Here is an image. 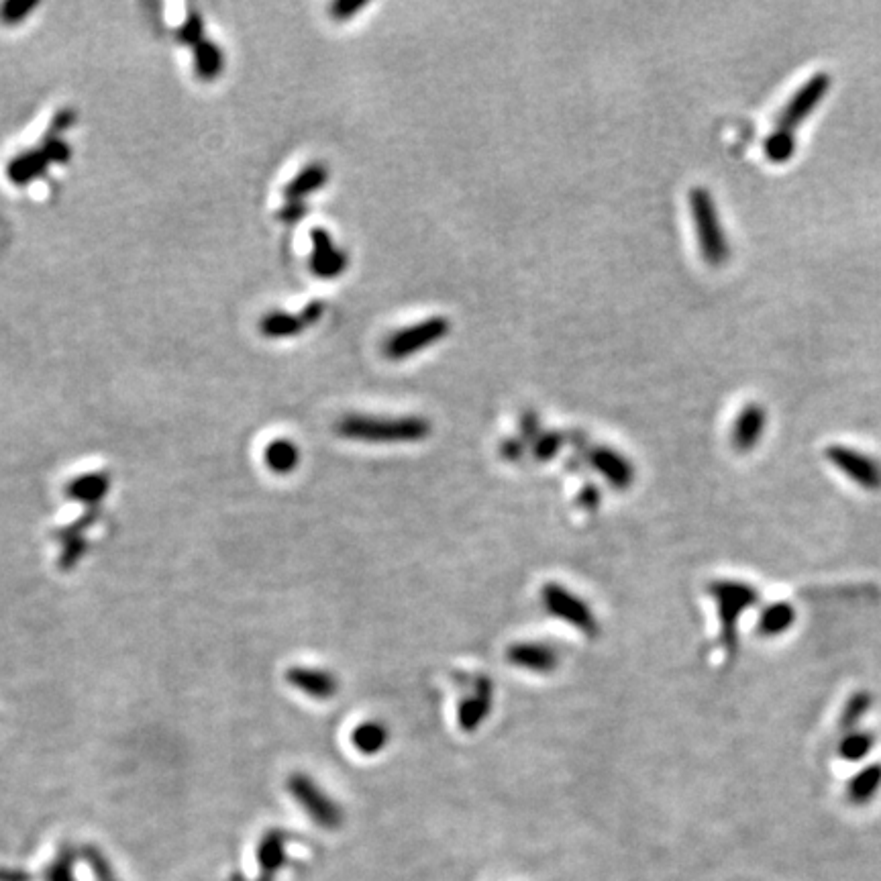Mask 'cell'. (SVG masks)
Segmentation results:
<instances>
[{
    "label": "cell",
    "mask_w": 881,
    "mask_h": 881,
    "mask_svg": "<svg viewBox=\"0 0 881 881\" xmlns=\"http://www.w3.org/2000/svg\"><path fill=\"white\" fill-rule=\"evenodd\" d=\"M706 592L714 604L718 618L716 645L727 663L739 655L743 618L761 604V592L755 584L739 578H716L706 584Z\"/></svg>",
    "instance_id": "1"
},
{
    "label": "cell",
    "mask_w": 881,
    "mask_h": 881,
    "mask_svg": "<svg viewBox=\"0 0 881 881\" xmlns=\"http://www.w3.org/2000/svg\"><path fill=\"white\" fill-rule=\"evenodd\" d=\"M335 431L351 441L364 443H419L431 435V421L423 417H368L347 414Z\"/></svg>",
    "instance_id": "2"
},
{
    "label": "cell",
    "mask_w": 881,
    "mask_h": 881,
    "mask_svg": "<svg viewBox=\"0 0 881 881\" xmlns=\"http://www.w3.org/2000/svg\"><path fill=\"white\" fill-rule=\"evenodd\" d=\"M688 204L698 251L704 264L714 270L727 266L731 259V243L727 231H724L712 192L704 186H694L688 194Z\"/></svg>",
    "instance_id": "3"
},
{
    "label": "cell",
    "mask_w": 881,
    "mask_h": 881,
    "mask_svg": "<svg viewBox=\"0 0 881 881\" xmlns=\"http://www.w3.org/2000/svg\"><path fill=\"white\" fill-rule=\"evenodd\" d=\"M824 459L863 492H881V461L867 451L851 445L833 443L824 449Z\"/></svg>",
    "instance_id": "4"
},
{
    "label": "cell",
    "mask_w": 881,
    "mask_h": 881,
    "mask_svg": "<svg viewBox=\"0 0 881 881\" xmlns=\"http://www.w3.org/2000/svg\"><path fill=\"white\" fill-rule=\"evenodd\" d=\"M543 606L547 608V612L563 623H567L569 627L578 629L580 633L588 635V637H596L600 633V625L598 618L594 614V610L590 608V604L586 600H582L578 594L569 592L565 586L561 584H545L543 592Z\"/></svg>",
    "instance_id": "5"
},
{
    "label": "cell",
    "mask_w": 881,
    "mask_h": 881,
    "mask_svg": "<svg viewBox=\"0 0 881 881\" xmlns=\"http://www.w3.org/2000/svg\"><path fill=\"white\" fill-rule=\"evenodd\" d=\"M286 788L294 802L306 812V816L321 828H337L343 822V812L339 804L321 790L313 777L294 773L288 777Z\"/></svg>",
    "instance_id": "6"
},
{
    "label": "cell",
    "mask_w": 881,
    "mask_h": 881,
    "mask_svg": "<svg viewBox=\"0 0 881 881\" xmlns=\"http://www.w3.org/2000/svg\"><path fill=\"white\" fill-rule=\"evenodd\" d=\"M833 80L826 72H816L812 74L786 102V107L782 109L780 117L775 121V129L784 131V133H792L802 127L810 115L822 105L824 96L831 90Z\"/></svg>",
    "instance_id": "7"
},
{
    "label": "cell",
    "mask_w": 881,
    "mask_h": 881,
    "mask_svg": "<svg viewBox=\"0 0 881 881\" xmlns=\"http://www.w3.org/2000/svg\"><path fill=\"white\" fill-rule=\"evenodd\" d=\"M451 331V323L445 317H431L427 321H421L412 327L400 329L398 333H394L392 337H388L386 345H384V353L388 359L400 361L404 357H410L414 353H419L427 347H431L433 343L445 339Z\"/></svg>",
    "instance_id": "8"
},
{
    "label": "cell",
    "mask_w": 881,
    "mask_h": 881,
    "mask_svg": "<svg viewBox=\"0 0 881 881\" xmlns=\"http://www.w3.org/2000/svg\"><path fill=\"white\" fill-rule=\"evenodd\" d=\"M586 461L616 490H629L635 484L633 461L612 447H586Z\"/></svg>",
    "instance_id": "9"
},
{
    "label": "cell",
    "mask_w": 881,
    "mask_h": 881,
    "mask_svg": "<svg viewBox=\"0 0 881 881\" xmlns=\"http://www.w3.org/2000/svg\"><path fill=\"white\" fill-rule=\"evenodd\" d=\"M767 410L759 402L745 404L735 417L729 433L731 447L737 453H751L761 443L767 431Z\"/></svg>",
    "instance_id": "10"
},
{
    "label": "cell",
    "mask_w": 881,
    "mask_h": 881,
    "mask_svg": "<svg viewBox=\"0 0 881 881\" xmlns=\"http://www.w3.org/2000/svg\"><path fill=\"white\" fill-rule=\"evenodd\" d=\"M310 241H313L310 270H313L319 278L333 280L347 270V253L335 245L327 229L315 227L310 231Z\"/></svg>",
    "instance_id": "11"
},
{
    "label": "cell",
    "mask_w": 881,
    "mask_h": 881,
    "mask_svg": "<svg viewBox=\"0 0 881 881\" xmlns=\"http://www.w3.org/2000/svg\"><path fill=\"white\" fill-rule=\"evenodd\" d=\"M798 623V608L790 600H773L759 608L755 633L763 641H773L788 635Z\"/></svg>",
    "instance_id": "12"
},
{
    "label": "cell",
    "mask_w": 881,
    "mask_h": 881,
    "mask_svg": "<svg viewBox=\"0 0 881 881\" xmlns=\"http://www.w3.org/2000/svg\"><path fill=\"white\" fill-rule=\"evenodd\" d=\"M100 516V508H86V512L78 518V521L70 527H64L62 531H58V543L62 547L60 551V567L62 569H72L86 553V531L98 521Z\"/></svg>",
    "instance_id": "13"
},
{
    "label": "cell",
    "mask_w": 881,
    "mask_h": 881,
    "mask_svg": "<svg viewBox=\"0 0 881 881\" xmlns=\"http://www.w3.org/2000/svg\"><path fill=\"white\" fill-rule=\"evenodd\" d=\"M286 680L298 692L317 700H329L339 692V680L335 673L319 667H290Z\"/></svg>",
    "instance_id": "14"
},
{
    "label": "cell",
    "mask_w": 881,
    "mask_h": 881,
    "mask_svg": "<svg viewBox=\"0 0 881 881\" xmlns=\"http://www.w3.org/2000/svg\"><path fill=\"white\" fill-rule=\"evenodd\" d=\"M508 661L531 673H551L559 665V655L545 643H516L506 653Z\"/></svg>",
    "instance_id": "15"
},
{
    "label": "cell",
    "mask_w": 881,
    "mask_h": 881,
    "mask_svg": "<svg viewBox=\"0 0 881 881\" xmlns=\"http://www.w3.org/2000/svg\"><path fill=\"white\" fill-rule=\"evenodd\" d=\"M49 166L51 164L47 162V158L39 147H29L9 160L7 178L15 186L23 188V186H29V184L37 182L39 178H43L47 174Z\"/></svg>",
    "instance_id": "16"
},
{
    "label": "cell",
    "mask_w": 881,
    "mask_h": 881,
    "mask_svg": "<svg viewBox=\"0 0 881 881\" xmlns=\"http://www.w3.org/2000/svg\"><path fill=\"white\" fill-rule=\"evenodd\" d=\"M109 488H111L109 472H92V474L74 478L66 486L64 492L70 500H76V502L84 504L86 508H96L109 494Z\"/></svg>",
    "instance_id": "17"
},
{
    "label": "cell",
    "mask_w": 881,
    "mask_h": 881,
    "mask_svg": "<svg viewBox=\"0 0 881 881\" xmlns=\"http://www.w3.org/2000/svg\"><path fill=\"white\" fill-rule=\"evenodd\" d=\"M881 790V761L861 767L845 784V798L851 806H867Z\"/></svg>",
    "instance_id": "18"
},
{
    "label": "cell",
    "mask_w": 881,
    "mask_h": 881,
    "mask_svg": "<svg viewBox=\"0 0 881 881\" xmlns=\"http://www.w3.org/2000/svg\"><path fill=\"white\" fill-rule=\"evenodd\" d=\"M192 56H194V72L200 80L211 82L223 74L225 51L217 41L204 37L198 45L192 47Z\"/></svg>",
    "instance_id": "19"
},
{
    "label": "cell",
    "mask_w": 881,
    "mask_h": 881,
    "mask_svg": "<svg viewBox=\"0 0 881 881\" xmlns=\"http://www.w3.org/2000/svg\"><path fill=\"white\" fill-rule=\"evenodd\" d=\"M492 710V682L482 680L478 686V692L459 708V724L463 731H476L480 724L486 720L488 712Z\"/></svg>",
    "instance_id": "20"
},
{
    "label": "cell",
    "mask_w": 881,
    "mask_h": 881,
    "mask_svg": "<svg viewBox=\"0 0 881 881\" xmlns=\"http://www.w3.org/2000/svg\"><path fill=\"white\" fill-rule=\"evenodd\" d=\"M329 182V168L323 162H313L302 168L284 188L286 200H302L304 196L321 190Z\"/></svg>",
    "instance_id": "21"
},
{
    "label": "cell",
    "mask_w": 881,
    "mask_h": 881,
    "mask_svg": "<svg viewBox=\"0 0 881 881\" xmlns=\"http://www.w3.org/2000/svg\"><path fill=\"white\" fill-rule=\"evenodd\" d=\"M284 843H286V837L282 831H270L262 839V843H259L257 859H259V869H262V877H259V881H272L274 873L286 861Z\"/></svg>",
    "instance_id": "22"
},
{
    "label": "cell",
    "mask_w": 881,
    "mask_h": 881,
    "mask_svg": "<svg viewBox=\"0 0 881 881\" xmlns=\"http://www.w3.org/2000/svg\"><path fill=\"white\" fill-rule=\"evenodd\" d=\"M264 457H266V465L274 474L286 476L298 468L300 449L290 439H276L266 447Z\"/></svg>",
    "instance_id": "23"
},
{
    "label": "cell",
    "mask_w": 881,
    "mask_h": 881,
    "mask_svg": "<svg viewBox=\"0 0 881 881\" xmlns=\"http://www.w3.org/2000/svg\"><path fill=\"white\" fill-rule=\"evenodd\" d=\"M875 743H877V739L871 731L853 729L841 737V741L837 745V755L847 763H861L863 759H867L871 755V751L875 749Z\"/></svg>",
    "instance_id": "24"
},
{
    "label": "cell",
    "mask_w": 881,
    "mask_h": 881,
    "mask_svg": "<svg viewBox=\"0 0 881 881\" xmlns=\"http://www.w3.org/2000/svg\"><path fill=\"white\" fill-rule=\"evenodd\" d=\"M388 741H390V735L382 722L359 724V727L353 729V735H351L353 747L364 755L380 753L388 745Z\"/></svg>",
    "instance_id": "25"
},
{
    "label": "cell",
    "mask_w": 881,
    "mask_h": 881,
    "mask_svg": "<svg viewBox=\"0 0 881 881\" xmlns=\"http://www.w3.org/2000/svg\"><path fill=\"white\" fill-rule=\"evenodd\" d=\"M306 329L300 315L282 313V310H274L268 313L262 321H259V331L270 339H282V337H294L300 335Z\"/></svg>",
    "instance_id": "26"
},
{
    "label": "cell",
    "mask_w": 881,
    "mask_h": 881,
    "mask_svg": "<svg viewBox=\"0 0 881 881\" xmlns=\"http://www.w3.org/2000/svg\"><path fill=\"white\" fill-rule=\"evenodd\" d=\"M763 151H765V158L771 164H777V166L786 164L794 158V153H796V135L773 129V133L763 143Z\"/></svg>",
    "instance_id": "27"
},
{
    "label": "cell",
    "mask_w": 881,
    "mask_h": 881,
    "mask_svg": "<svg viewBox=\"0 0 881 881\" xmlns=\"http://www.w3.org/2000/svg\"><path fill=\"white\" fill-rule=\"evenodd\" d=\"M871 704H873V700H871V696H869L867 692H857V694H853V696L847 700V704H845V708H843V712H841V729H843L845 733L857 729V727H859V720L869 712Z\"/></svg>",
    "instance_id": "28"
},
{
    "label": "cell",
    "mask_w": 881,
    "mask_h": 881,
    "mask_svg": "<svg viewBox=\"0 0 881 881\" xmlns=\"http://www.w3.org/2000/svg\"><path fill=\"white\" fill-rule=\"evenodd\" d=\"M37 147L43 151V155H45L49 164H68L70 158H72L70 143L62 135H58V133L47 131Z\"/></svg>",
    "instance_id": "29"
},
{
    "label": "cell",
    "mask_w": 881,
    "mask_h": 881,
    "mask_svg": "<svg viewBox=\"0 0 881 881\" xmlns=\"http://www.w3.org/2000/svg\"><path fill=\"white\" fill-rule=\"evenodd\" d=\"M37 7L39 3H35V0H7V3L0 5V23L9 27L21 25L31 13L37 11Z\"/></svg>",
    "instance_id": "30"
},
{
    "label": "cell",
    "mask_w": 881,
    "mask_h": 881,
    "mask_svg": "<svg viewBox=\"0 0 881 881\" xmlns=\"http://www.w3.org/2000/svg\"><path fill=\"white\" fill-rule=\"evenodd\" d=\"M563 443H565V435L563 433H559V431H545V433H541L531 443V449H533L535 459L549 461V459H553L561 451Z\"/></svg>",
    "instance_id": "31"
},
{
    "label": "cell",
    "mask_w": 881,
    "mask_h": 881,
    "mask_svg": "<svg viewBox=\"0 0 881 881\" xmlns=\"http://www.w3.org/2000/svg\"><path fill=\"white\" fill-rule=\"evenodd\" d=\"M176 37H178L180 43H184L188 47H194V45H198L204 39V19H202L200 11L192 9L188 13L184 23L178 27Z\"/></svg>",
    "instance_id": "32"
},
{
    "label": "cell",
    "mask_w": 881,
    "mask_h": 881,
    "mask_svg": "<svg viewBox=\"0 0 881 881\" xmlns=\"http://www.w3.org/2000/svg\"><path fill=\"white\" fill-rule=\"evenodd\" d=\"M368 7V0H337L331 5L329 13L335 21H351L357 13Z\"/></svg>",
    "instance_id": "33"
},
{
    "label": "cell",
    "mask_w": 881,
    "mask_h": 881,
    "mask_svg": "<svg viewBox=\"0 0 881 881\" xmlns=\"http://www.w3.org/2000/svg\"><path fill=\"white\" fill-rule=\"evenodd\" d=\"M306 213H308V206L304 204V200H286V204L276 213V217L286 225H294L300 219H304Z\"/></svg>",
    "instance_id": "34"
},
{
    "label": "cell",
    "mask_w": 881,
    "mask_h": 881,
    "mask_svg": "<svg viewBox=\"0 0 881 881\" xmlns=\"http://www.w3.org/2000/svg\"><path fill=\"white\" fill-rule=\"evenodd\" d=\"M541 433H543V431H541V421H539V417H537V412H533V410H525V412L521 414V439H523L525 443L531 445Z\"/></svg>",
    "instance_id": "35"
},
{
    "label": "cell",
    "mask_w": 881,
    "mask_h": 881,
    "mask_svg": "<svg viewBox=\"0 0 881 881\" xmlns=\"http://www.w3.org/2000/svg\"><path fill=\"white\" fill-rule=\"evenodd\" d=\"M76 119H78V115H76L74 109H60V111L54 115V119H51L49 131H51V133H58V135H64V133L76 123Z\"/></svg>",
    "instance_id": "36"
},
{
    "label": "cell",
    "mask_w": 881,
    "mask_h": 881,
    "mask_svg": "<svg viewBox=\"0 0 881 881\" xmlns=\"http://www.w3.org/2000/svg\"><path fill=\"white\" fill-rule=\"evenodd\" d=\"M323 313H325V304L319 302V300H313V302H308V304L302 308L300 319L304 321L306 327H313L315 323L321 321Z\"/></svg>",
    "instance_id": "37"
},
{
    "label": "cell",
    "mask_w": 881,
    "mask_h": 881,
    "mask_svg": "<svg viewBox=\"0 0 881 881\" xmlns=\"http://www.w3.org/2000/svg\"><path fill=\"white\" fill-rule=\"evenodd\" d=\"M527 445L529 443H525L521 437H514V439H508V441H504L500 445V453L504 455V459H512V461L514 459H521L525 449H527Z\"/></svg>",
    "instance_id": "38"
}]
</instances>
